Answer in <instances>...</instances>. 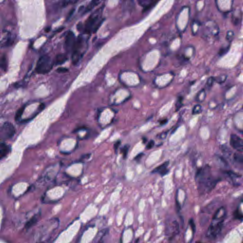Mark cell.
Segmentation results:
<instances>
[{"mask_svg":"<svg viewBox=\"0 0 243 243\" xmlns=\"http://www.w3.org/2000/svg\"><path fill=\"white\" fill-rule=\"evenodd\" d=\"M196 181L200 193L205 194L212 191L220 179L215 178L211 174L210 167L206 165L197 171Z\"/></svg>","mask_w":243,"mask_h":243,"instance_id":"1","label":"cell"},{"mask_svg":"<svg viewBox=\"0 0 243 243\" xmlns=\"http://www.w3.org/2000/svg\"><path fill=\"white\" fill-rule=\"evenodd\" d=\"M227 215V210L225 207H220L216 210L207 230L208 238L210 239H215L220 234L224 226Z\"/></svg>","mask_w":243,"mask_h":243,"instance_id":"2","label":"cell"},{"mask_svg":"<svg viewBox=\"0 0 243 243\" xmlns=\"http://www.w3.org/2000/svg\"><path fill=\"white\" fill-rule=\"evenodd\" d=\"M87 40L83 36L80 35L76 40L72 53V61L74 65L79 63L87 50Z\"/></svg>","mask_w":243,"mask_h":243,"instance_id":"3","label":"cell"},{"mask_svg":"<svg viewBox=\"0 0 243 243\" xmlns=\"http://www.w3.org/2000/svg\"><path fill=\"white\" fill-rule=\"evenodd\" d=\"M103 9V6L101 7L95 11L89 16L86 21L84 31L85 33L89 34L92 31L96 33L100 27L102 21H99V19L101 18Z\"/></svg>","mask_w":243,"mask_h":243,"instance_id":"4","label":"cell"},{"mask_svg":"<svg viewBox=\"0 0 243 243\" xmlns=\"http://www.w3.org/2000/svg\"><path fill=\"white\" fill-rule=\"evenodd\" d=\"M220 33V28L217 24L212 20L207 21L202 26V37L207 40L216 38Z\"/></svg>","mask_w":243,"mask_h":243,"instance_id":"5","label":"cell"},{"mask_svg":"<svg viewBox=\"0 0 243 243\" xmlns=\"http://www.w3.org/2000/svg\"><path fill=\"white\" fill-rule=\"evenodd\" d=\"M54 62L50 57L43 55L39 59L35 67V71L39 74H46L51 71Z\"/></svg>","mask_w":243,"mask_h":243,"instance_id":"6","label":"cell"},{"mask_svg":"<svg viewBox=\"0 0 243 243\" xmlns=\"http://www.w3.org/2000/svg\"><path fill=\"white\" fill-rule=\"evenodd\" d=\"M180 224L176 220L168 223L165 228V234L169 239H172L180 233Z\"/></svg>","mask_w":243,"mask_h":243,"instance_id":"7","label":"cell"},{"mask_svg":"<svg viewBox=\"0 0 243 243\" xmlns=\"http://www.w3.org/2000/svg\"><path fill=\"white\" fill-rule=\"evenodd\" d=\"M230 145L234 150L239 152H243V141L241 138L236 134L231 135Z\"/></svg>","mask_w":243,"mask_h":243,"instance_id":"8","label":"cell"},{"mask_svg":"<svg viewBox=\"0 0 243 243\" xmlns=\"http://www.w3.org/2000/svg\"><path fill=\"white\" fill-rule=\"evenodd\" d=\"M76 39H75V34L73 31L69 30L67 31L65 37L64 47L65 50L67 53H70L72 51Z\"/></svg>","mask_w":243,"mask_h":243,"instance_id":"9","label":"cell"},{"mask_svg":"<svg viewBox=\"0 0 243 243\" xmlns=\"http://www.w3.org/2000/svg\"><path fill=\"white\" fill-rule=\"evenodd\" d=\"M1 132L4 137L7 139L11 138L15 134V128L11 123L7 122L3 125Z\"/></svg>","mask_w":243,"mask_h":243,"instance_id":"10","label":"cell"},{"mask_svg":"<svg viewBox=\"0 0 243 243\" xmlns=\"http://www.w3.org/2000/svg\"><path fill=\"white\" fill-rule=\"evenodd\" d=\"M226 173L232 183L235 186H240L242 184V176L240 175L231 171H226Z\"/></svg>","mask_w":243,"mask_h":243,"instance_id":"11","label":"cell"},{"mask_svg":"<svg viewBox=\"0 0 243 243\" xmlns=\"http://www.w3.org/2000/svg\"><path fill=\"white\" fill-rule=\"evenodd\" d=\"M169 162L166 161L165 162L160 165V166H158L152 171V173H159L162 176H164L167 174L169 172V170L168 169L169 165Z\"/></svg>","mask_w":243,"mask_h":243,"instance_id":"12","label":"cell"},{"mask_svg":"<svg viewBox=\"0 0 243 243\" xmlns=\"http://www.w3.org/2000/svg\"><path fill=\"white\" fill-rule=\"evenodd\" d=\"M242 19V11L240 9H235L232 12L231 21L234 25H237L240 23Z\"/></svg>","mask_w":243,"mask_h":243,"instance_id":"13","label":"cell"},{"mask_svg":"<svg viewBox=\"0 0 243 243\" xmlns=\"http://www.w3.org/2000/svg\"><path fill=\"white\" fill-rule=\"evenodd\" d=\"M158 1L152 0H145L138 1L139 5L143 7V11H146L149 10L150 8L152 7Z\"/></svg>","mask_w":243,"mask_h":243,"instance_id":"14","label":"cell"},{"mask_svg":"<svg viewBox=\"0 0 243 243\" xmlns=\"http://www.w3.org/2000/svg\"><path fill=\"white\" fill-rule=\"evenodd\" d=\"M10 151V148L8 145L4 143H0V160L6 156Z\"/></svg>","mask_w":243,"mask_h":243,"instance_id":"15","label":"cell"},{"mask_svg":"<svg viewBox=\"0 0 243 243\" xmlns=\"http://www.w3.org/2000/svg\"><path fill=\"white\" fill-rule=\"evenodd\" d=\"M13 41L11 37L10 34L8 32L7 33L6 36H4L1 39V41L0 42V44L1 45V46L4 47L9 46V45H11Z\"/></svg>","mask_w":243,"mask_h":243,"instance_id":"16","label":"cell"},{"mask_svg":"<svg viewBox=\"0 0 243 243\" xmlns=\"http://www.w3.org/2000/svg\"><path fill=\"white\" fill-rule=\"evenodd\" d=\"M67 60L66 55L63 54H59L57 55L55 58V62L54 63L56 65H62Z\"/></svg>","mask_w":243,"mask_h":243,"instance_id":"17","label":"cell"},{"mask_svg":"<svg viewBox=\"0 0 243 243\" xmlns=\"http://www.w3.org/2000/svg\"><path fill=\"white\" fill-rule=\"evenodd\" d=\"M206 91L203 89L200 90L197 94L196 96V101L198 103H202L206 99Z\"/></svg>","mask_w":243,"mask_h":243,"instance_id":"18","label":"cell"},{"mask_svg":"<svg viewBox=\"0 0 243 243\" xmlns=\"http://www.w3.org/2000/svg\"><path fill=\"white\" fill-rule=\"evenodd\" d=\"M233 160L235 163L242 165L243 163V156L242 153H234L233 155Z\"/></svg>","mask_w":243,"mask_h":243,"instance_id":"19","label":"cell"},{"mask_svg":"<svg viewBox=\"0 0 243 243\" xmlns=\"http://www.w3.org/2000/svg\"><path fill=\"white\" fill-rule=\"evenodd\" d=\"M100 3V1H91L90 4H89V5H87L86 8L85 9L84 12V14L86 13H89V11L92 10L99 3Z\"/></svg>","mask_w":243,"mask_h":243,"instance_id":"20","label":"cell"},{"mask_svg":"<svg viewBox=\"0 0 243 243\" xmlns=\"http://www.w3.org/2000/svg\"><path fill=\"white\" fill-rule=\"evenodd\" d=\"M39 216L38 215H35L31 218L30 220L26 223L25 227L26 228H30L31 227H33L34 225H35L38 221Z\"/></svg>","mask_w":243,"mask_h":243,"instance_id":"21","label":"cell"},{"mask_svg":"<svg viewBox=\"0 0 243 243\" xmlns=\"http://www.w3.org/2000/svg\"><path fill=\"white\" fill-rule=\"evenodd\" d=\"M0 67L4 70H6L7 67V60L6 57L4 55L0 59Z\"/></svg>","mask_w":243,"mask_h":243,"instance_id":"22","label":"cell"},{"mask_svg":"<svg viewBox=\"0 0 243 243\" xmlns=\"http://www.w3.org/2000/svg\"><path fill=\"white\" fill-rule=\"evenodd\" d=\"M202 106L200 104H197L193 107L192 111V115H198L202 112Z\"/></svg>","mask_w":243,"mask_h":243,"instance_id":"23","label":"cell"},{"mask_svg":"<svg viewBox=\"0 0 243 243\" xmlns=\"http://www.w3.org/2000/svg\"><path fill=\"white\" fill-rule=\"evenodd\" d=\"M216 161L220 165V166L222 167H227L228 166V164L227 163V161L225 160L224 159L220 156H217L216 157Z\"/></svg>","mask_w":243,"mask_h":243,"instance_id":"24","label":"cell"},{"mask_svg":"<svg viewBox=\"0 0 243 243\" xmlns=\"http://www.w3.org/2000/svg\"><path fill=\"white\" fill-rule=\"evenodd\" d=\"M227 77V75H220L217 77H215V78L214 77L215 81H216L218 84H222L226 81Z\"/></svg>","mask_w":243,"mask_h":243,"instance_id":"25","label":"cell"},{"mask_svg":"<svg viewBox=\"0 0 243 243\" xmlns=\"http://www.w3.org/2000/svg\"><path fill=\"white\" fill-rule=\"evenodd\" d=\"M182 105H183V97L182 96H180L176 102V105H175L176 112L180 110L181 107H182Z\"/></svg>","mask_w":243,"mask_h":243,"instance_id":"26","label":"cell"},{"mask_svg":"<svg viewBox=\"0 0 243 243\" xmlns=\"http://www.w3.org/2000/svg\"><path fill=\"white\" fill-rule=\"evenodd\" d=\"M234 31L232 30H228L227 33V35H226V39L227 40L231 43L234 39Z\"/></svg>","mask_w":243,"mask_h":243,"instance_id":"27","label":"cell"},{"mask_svg":"<svg viewBox=\"0 0 243 243\" xmlns=\"http://www.w3.org/2000/svg\"><path fill=\"white\" fill-rule=\"evenodd\" d=\"M25 106H23V107H21L20 109H19V110H18L16 115H15V119L16 121L19 120V119L21 117L23 113L25 110Z\"/></svg>","mask_w":243,"mask_h":243,"instance_id":"28","label":"cell"},{"mask_svg":"<svg viewBox=\"0 0 243 243\" xmlns=\"http://www.w3.org/2000/svg\"><path fill=\"white\" fill-rule=\"evenodd\" d=\"M129 148V146L128 145H125L122 149V152L123 158L124 159L126 158V157H127L128 152Z\"/></svg>","mask_w":243,"mask_h":243,"instance_id":"29","label":"cell"},{"mask_svg":"<svg viewBox=\"0 0 243 243\" xmlns=\"http://www.w3.org/2000/svg\"><path fill=\"white\" fill-rule=\"evenodd\" d=\"M215 81L214 77H210L208 78L207 80V86L208 88H210L213 86L214 82Z\"/></svg>","mask_w":243,"mask_h":243,"instance_id":"30","label":"cell"},{"mask_svg":"<svg viewBox=\"0 0 243 243\" xmlns=\"http://www.w3.org/2000/svg\"><path fill=\"white\" fill-rule=\"evenodd\" d=\"M155 142L153 140H152L148 143L146 145V149L147 150H149L153 148L154 146Z\"/></svg>","mask_w":243,"mask_h":243,"instance_id":"31","label":"cell"},{"mask_svg":"<svg viewBox=\"0 0 243 243\" xmlns=\"http://www.w3.org/2000/svg\"><path fill=\"white\" fill-rule=\"evenodd\" d=\"M168 133V131H167L162 132L159 135V138L160 139H162V140H164L167 137Z\"/></svg>","mask_w":243,"mask_h":243,"instance_id":"32","label":"cell"},{"mask_svg":"<svg viewBox=\"0 0 243 243\" xmlns=\"http://www.w3.org/2000/svg\"><path fill=\"white\" fill-rule=\"evenodd\" d=\"M68 69L65 67H59L56 70L57 72L59 73H62L67 72Z\"/></svg>","mask_w":243,"mask_h":243,"instance_id":"33","label":"cell"},{"mask_svg":"<svg viewBox=\"0 0 243 243\" xmlns=\"http://www.w3.org/2000/svg\"><path fill=\"white\" fill-rule=\"evenodd\" d=\"M227 50H228L227 47H223V49H221L220 50V52H219L218 53H219V54L220 56H222V55H224V54L227 52Z\"/></svg>","mask_w":243,"mask_h":243,"instance_id":"34","label":"cell"},{"mask_svg":"<svg viewBox=\"0 0 243 243\" xmlns=\"http://www.w3.org/2000/svg\"><path fill=\"white\" fill-rule=\"evenodd\" d=\"M144 155V154L143 153H141L140 154H139L138 155H137V156L135 157V159L136 160V161H139V160L141 159L142 158V156Z\"/></svg>","mask_w":243,"mask_h":243,"instance_id":"35","label":"cell"},{"mask_svg":"<svg viewBox=\"0 0 243 243\" xmlns=\"http://www.w3.org/2000/svg\"><path fill=\"white\" fill-rule=\"evenodd\" d=\"M120 144H121V142L120 141H118L117 142L115 143V145H114V148H115V150H117V149L118 148L119 146L120 145Z\"/></svg>","mask_w":243,"mask_h":243,"instance_id":"36","label":"cell"},{"mask_svg":"<svg viewBox=\"0 0 243 243\" xmlns=\"http://www.w3.org/2000/svg\"><path fill=\"white\" fill-rule=\"evenodd\" d=\"M167 122H168V119H163V120H162V121H160V125H163L166 124Z\"/></svg>","mask_w":243,"mask_h":243,"instance_id":"37","label":"cell"},{"mask_svg":"<svg viewBox=\"0 0 243 243\" xmlns=\"http://www.w3.org/2000/svg\"><path fill=\"white\" fill-rule=\"evenodd\" d=\"M77 30H80V28H82V24H81V23H79L77 25Z\"/></svg>","mask_w":243,"mask_h":243,"instance_id":"38","label":"cell"},{"mask_svg":"<svg viewBox=\"0 0 243 243\" xmlns=\"http://www.w3.org/2000/svg\"><path fill=\"white\" fill-rule=\"evenodd\" d=\"M74 11H75V9H72V10H71V11H70V13H69V16H68V18H69L71 16V15H72V14L73 13Z\"/></svg>","mask_w":243,"mask_h":243,"instance_id":"39","label":"cell"}]
</instances>
